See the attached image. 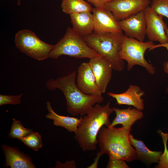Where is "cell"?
Instances as JSON below:
<instances>
[{
  "label": "cell",
  "instance_id": "1",
  "mask_svg": "<svg viewBox=\"0 0 168 168\" xmlns=\"http://www.w3.org/2000/svg\"><path fill=\"white\" fill-rule=\"evenodd\" d=\"M76 72L74 71L67 76L48 80L46 86L51 91L61 90L66 99L68 112L73 116H82L94 105L102 103L104 98L102 95H87L82 92L76 83Z\"/></svg>",
  "mask_w": 168,
  "mask_h": 168
},
{
  "label": "cell",
  "instance_id": "2",
  "mask_svg": "<svg viewBox=\"0 0 168 168\" xmlns=\"http://www.w3.org/2000/svg\"><path fill=\"white\" fill-rule=\"evenodd\" d=\"M110 105V102L104 106L96 104L82 118L74 133V138L83 151L97 149L98 143L97 138L100 130L104 125L108 126L111 124L109 117L114 110Z\"/></svg>",
  "mask_w": 168,
  "mask_h": 168
},
{
  "label": "cell",
  "instance_id": "3",
  "mask_svg": "<svg viewBox=\"0 0 168 168\" xmlns=\"http://www.w3.org/2000/svg\"><path fill=\"white\" fill-rule=\"evenodd\" d=\"M132 128L103 126L98 136L100 151L109 156L131 162L137 159L135 149L130 143L129 135Z\"/></svg>",
  "mask_w": 168,
  "mask_h": 168
},
{
  "label": "cell",
  "instance_id": "4",
  "mask_svg": "<svg viewBox=\"0 0 168 168\" xmlns=\"http://www.w3.org/2000/svg\"><path fill=\"white\" fill-rule=\"evenodd\" d=\"M124 36L123 33H93L83 38L93 51L110 62L113 69L121 72L124 64L119 58V53Z\"/></svg>",
  "mask_w": 168,
  "mask_h": 168
},
{
  "label": "cell",
  "instance_id": "5",
  "mask_svg": "<svg viewBox=\"0 0 168 168\" xmlns=\"http://www.w3.org/2000/svg\"><path fill=\"white\" fill-rule=\"evenodd\" d=\"M63 55L90 59L99 55L88 45L82 37L68 27L63 37L54 45L49 58L57 59Z\"/></svg>",
  "mask_w": 168,
  "mask_h": 168
},
{
  "label": "cell",
  "instance_id": "6",
  "mask_svg": "<svg viewBox=\"0 0 168 168\" xmlns=\"http://www.w3.org/2000/svg\"><path fill=\"white\" fill-rule=\"evenodd\" d=\"M154 44L150 40L141 41L125 35L119 53V58L127 62L128 71L134 66L138 65L144 68L150 74L154 75L155 68L146 60L144 54L146 51L150 50Z\"/></svg>",
  "mask_w": 168,
  "mask_h": 168
},
{
  "label": "cell",
  "instance_id": "7",
  "mask_svg": "<svg viewBox=\"0 0 168 168\" xmlns=\"http://www.w3.org/2000/svg\"><path fill=\"white\" fill-rule=\"evenodd\" d=\"M16 47L21 52L39 61L49 58L54 45L41 40L33 32L27 29L18 32L15 38Z\"/></svg>",
  "mask_w": 168,
  "mask_h": 168
},
{
  "label": "cell",
  "instance_id": "8",
  "mask_svg": "<svg viewBox=\"0 0 168 168\" xmlns=\"http://www.w3.org/2000/svg\"><path fill=\"white\" fill-rule=\"evenodd\" d=\"M151 0H112L104 7L110 11L118 21L144 11Z\"/></svg>",
  "mask_w": 168,
  "mask_h": 168
},
{
  "label": "cell",
  "instance_id": "9",
  "mask_svg": "<svg viewBox=\"0 0 168 168\" xmlns=\"http://www.w3.org/2000/svg\"><path fill=\"white\" fill-rule=\"evenodd\" d=\"M144 11L146 25V34L149 40L158 41L161 44L167 43L168 27L163 20L164 16L157 13L150 6Z\"/></svg>",
  "mask_w": 168,
  "mask_h": 168
},
{
  "label": "cell",
  "instance_id": "10",
  "mask_svg": "<svg viewBox=\"0 0 168 168\" xmlns=\"http://www.w3.org/2000/svg\"><path fill=\"white\" fill-rule=\"evenodd\" d=\"M94 29L93 33H123L118 21L112 12L104 7L92 8Z\"/></svg>",
  "mask_w": 168,
  "mask_h": 168
},
{
  "label": "cell",
  "instance_id": "11",
  "mask_svg": "<svg viewBox=\"0 0 168 168\" xmlns=\"http://www.w3.org/2000/svg\"><path fill=\"white\" fill-rule=\"evenodd\" d=\"M144 11L118 21L120 28L124 32L125 36L139 41H144L146 35V26Z\"/></svg>",
  "mask_w": 168,
  "mask_h": 168
},
{
  "label": "cell",
  "instance_id": "12",
  "mask_svg": "<svg viewBox=\"0 0 168 168\" xmlns=\"http://www.w3.org/2000/svg\"><path fill=\"white\" fill-rule=\"evenodd\" d=\"M89 63L100 90L102 94L104 93L112 77L113 69L110 63L99 55L90 59Z\"/></svg>",
  "mask_w": 168,
  "mask_h": 168
},
{
  "label": "cell",
  "instance_id": "13",
  "mask_svg": "<svg viewBox=\"0 0 168 168\" xmlns=\"http://www.w3.org/2000/svg\"><path fill=\"white\" fill-rule=\"evenodd\" d=\"M77 81V86L84 93L101 95L89 62L83 63L79 67Z\"/></svg>",
  "mask_w": 168,
  "mask_h": 168
},
{
  "label": "cell",
  "instance_id": "14",
  "mask_svg": "<svg viewBox=\"0 0 168 168\" xmlns=\"http://www.w3.org/2000/svg\"><path fill=\"white\" fill-rule=\"evenodd\" d=\"M1 148L3 151L5 160L4 166L11 168H35L30 156L20 151L15 147L2 144Z\"/></svg>",
  "mask_w": 168,
  "mask_h": 168
},
{
  "label": "cell",
  "instance_id": "15",
  "mask_svg": "<svg viewBox=\"0 0 168 168\" xmlns=\"http://www.w3.org/2000/svg\"><path fill=\"white\" fill-rule=\"evenodd\" d=\"M107 94L115 99L119 105L132 106L141 111L144 109V100L142 97L145 92L138 86L130 85L126 91L121 93L109 92Z\"/></svg>",
  "mask_w": 168,
  "mask_h": 168
},
{
  "label": "cell",
  "instance_id": "16",
  "mask_svg": "<svg viewBox=\"0 0 168 168\" xmlns=\"http://www.w3.org/2000/svg\"><path fill=\"white\" fill-rule=\"evenodd\" d=\"M73 30L83 38L94 31L93 16L91 12H84L70 15Z\"/></svg>",
  "mask_w": 168,
  "mask_h": 168
},
{
  "label": "cell",
  "instance_id": "17",
  "mask_svg": "<svg viewBox=\"0 0 168 168\" xmlns=\"http://www.w3.org/2000/svg\"><path fill=\"white\" fill-rule=\"evenodd\" d=\"M113 108L116 116L112 122L108 126L110 127H114L116 125L120 124L123 127L131 128L136 121L142 119L143 116V114L142 111L135 108H131L129 107L123 109L114 107Z\"/></svg>",
  "mask_w": 168,
  "mask_h": 168
},
{
  "label": "cell",
  "instance_id": "18",
  "mask_svg": "<svg viewBox=\"0 0 168 168\" xmlns=\"http://www.w3.org/2000/svg\"><path fill=\"white\" fill-rule=\"evenodd\" d=\"M129 140L131 145L135 148L137 159L149 164L153 163H158L162 154L161 152L150 150L142 141L135 138L130 133L129 135Z\"/></svg>",
  "mask_w": 168,
  "mask_h": 168
},
{
  "label": "cell",
  "instance_id": "19",
  "mask_svg": "<svg viewBox=\"0 0 168 168\" xmlns=\"http://www.w3.org/2000/svg\"><path fill=\"white\" fill-rule=\"evenodd\" d=\"M46 108L49 112L45 117L53 120V124L57 126L64 128L70 132L75 133L77 131L82 117L80 118L60 115L53 110L50 102H46Z\"/></svg>",
  "mask_w": 168,
  "mask_h": 168
},
{
  "label": "cell",
  "instance_id": "20",
  "mask_svg": "<svg viewBox=\"0 0 168 168\" xmlns=\"http://www.w3.org/2000/svg\"><path fill=\"white\" fill-rule=\"evenodd\" d=\"M61 7L63 12L70 15L92 11L91 4L84 0H62Z\"/></svg>",
  "mask_w": 168,
  "mask_h": 168
},
{
  "label": "cell",
  "instance_id": "21",
  "mask_svg": "<svg viewBox=\"0 0 168 168\" xmlns=\"http://www.w3.org/2000/svg\"><path fill=\"white\" fill-rule=\"evenodd\" d=\"M12 121L11 129L8 134L9 138L19 140L33 132L32 129L26 128L23 127L20 121L14 118L12 119Z\"/></svg>",
  "mask_w": 168,
  "mask_h": 168
},
{
  "label": "cell",
  "instance_id": "22",
  "mask_svg": "<svg viewBox=\"0 0 168 168\" xmlns=\"http://www.w3.org/2000/svg\"><path fill=\"white\" fill-rule=\"evenodd\" d=\"M19 140L28 147L35 151H38L43 146L41 136L37 132H32Z\"/></svg>",
  "mask_w": 168,
  "mask_h": 168
},
{
  "label": "cell",
  "instance_id": "23",
  "mask_svg": "<svg viewBox=\"0 0 168 168\" xmlns=\"http://www.w3.org/2000/svg\"><path fill=\"white\" fill-rule=\"evenodd\" d=\"M158 132L162 138L164 149L163 152L160 156L158 164L155 167L168 168V149L167 147L168 133H164L160 130L158 131Z\"/></svg>",
  "mask_w": 168,
  "mask_h": 168
},
{
  "label": "cell",
  "instance_id": "24",
  "mask_svg": "<svg viewBox=\"0 0 168 168\" xmlns=\"http://www.w3.org/2000/svg\"><path fill=\"white\" fill-rule=\"evenodd\" d=\"M150 6L158 14L168 19V0H151ZM166 34L168 36V29Z\"/></svg>",
  "mask_w": 168,
  "mask_h": 168
},
{
  "label": "cell",
  "instance_id": "25",
  "mask_svg": "<svg viewBox=\"0 0 168 168\" xmlns=\"http://www.w3.org/2000/svg\"><path fill=\"white\" fill-rule=\"evenodd\" d=\"M21 94L17 96L0 95V106L7 104L17 105L21 103Z\"/></svg>",
  "mask_w": 168,
  "mask_h": 168
},
{
  "label": "cell",
  "instance_id": "26",
  "mask_svg": "<svg viewBox=\"0 0 168 168\" xmlns=\"http://www.w3.org/2000/svg\"><path fill=\"white\" fill-rule=\"evenodd\" d=\"M107 168H129L125 161L123 160L109 156Z\"/></svg>",
  "mask_w": 168,
  "mask_h": 168
},
{
  "label": "cell",
  "instance_id": "27",
  "mask_svg": "<svg viewBox=\"0 0 168 168\" xmlns=\"http://www.w3.org/2000/svg\"><path fill=\"white\" fill-rule=\"evenodd\" d=\"M160 47L165 48L168 51V41L167 43L164 44H155L154 45L152 46L149 50L151 51L155 49ZM163 66L164 71L165 72L168 74V62H164ZM166 91H168V87L166 89Z\"/></svg>",
  "mask_w": 168,
  "mask_h": 168
},
{
  "label": "cell",
  "instance_id": "28",
  "mask_svg": "<svg viewBox=\"0 0 168 168\" xmlns=\"http://www.w3.org/2000/svg\"><path fill=\"white\" fill-rule=\"evenodd\" d=\"M76 165L74 161H67L64 163H61L57 161L56 164L55 168H76Z\"/></svg>",
  "mask_w": 168,
  "mask_h": 168
},
{
  "label": "cell",
  "instance_id": "29",
  "mask_svg": "<svg viewBox=\"0 0 168 168\" xmlns=\"http://www.w3.org/2000/svg\"><path fill=\"white\" fill-rule=\"evenodd\" d=\"M96 7H104L107 3L112 0H86Z\"/></svg>",
  "mask_w": 168,
  "mask_h": 168
},
{
  "label": "cell",
  "instance_id": "30",
  "mask_svg": "<svg viewBox=\"0 0 168 168\" xmlns=\"http://www.w3.org/2000/svg\"><path fill=\"white\" fill-rule=\"evenodd\" d=\"M103 155V154L100 151H98L96 154V156L94 159V162L87 168H97L98 166L99 159Z\"/></svg>",
  "mask_w": 168,
  "mask_h": 168
},
{
  "label": "cell",
  "instance_id": "31",
  "mask_svg": "<svg viewBox=\"0 0 168 168\" xmlns=\"http://www.w3.org/2000/svg\"><path fill=\"white\" fill-rule=\"evenodd\" d=\"M21 4V0H17V4L18 6H20Z\"/></svg>",
  "mask_w": 168,
  "mask_h": 168
}]
</instances>
